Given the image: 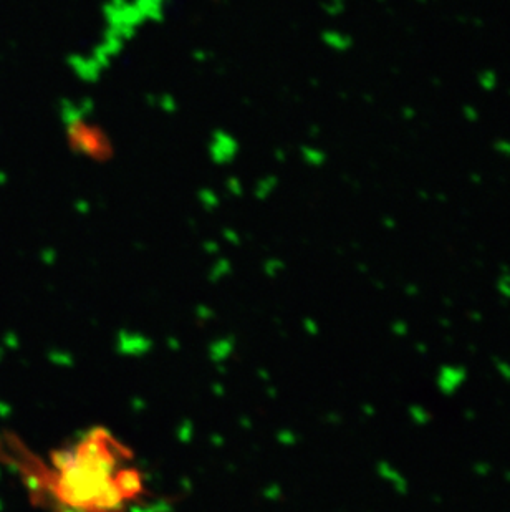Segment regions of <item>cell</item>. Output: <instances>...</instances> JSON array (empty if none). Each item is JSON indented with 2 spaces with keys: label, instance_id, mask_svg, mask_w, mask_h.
Masks as SVG:
<instances>
[{
  "label": "cell",
  "instance_id": "6da1fadb",
  "mask_svg": "<svg viewBox=\"0 0 510 512\" xmlns=\"http://www.w3.org/2000/svg\"><path fill=\"white\" fill-rule=\"evenodd\" d=\"M130 451L97 433L65 450L53 453L45 463L10 458L22 464V474L32 496L52 512H125L143 493L138 469L131 466Z\"/></svg>",
  "mask_w": 510,
  "mask_h": 512
}]
</instances>
